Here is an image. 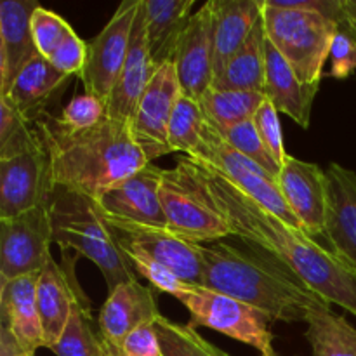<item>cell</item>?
Here are the masks:
<instances>
[{
    "instance_id": "obj_1",
    "label": "cell",
    "mask_w": 356,
    "mask_h": 356,
    "mask_svg": "<svg viewBox=\"0 0 356 356\" xmlns=\"http://www.w3.org/2000/svg\"><path fill=\"white\" fill-rule=\"evenodd\" d=\"M193 160V159H191ZM233 236L287 266L313 292L356 316V270L301 228L268 212L225 176L197 162Z\"/></svg>"
},
{
    "instance_id": "obj_2",
    "label": "cell",
    "mask_w": 356,
    "mask_h": 356,
    "mask_svg": "<svg viewBox=\"0 0 356 356\" xmlns=\"http://www.w3.org/2000/svg\"><path fill=\"white\" fill-rule=\"evenodd\" d=\"M49 160L52 184L97 198L149 162L131 124L106 117L89 129H70L45 113L33 124Z\"/></svg>"
},
{
    "instance_id": "obj_3",
    "label": "cell",
    "mask_w": 356,
    "mask_h": 356,
    "mask_svg": "<svg viewBox=\"0 0 356 356\" xmlns=\"http://www.w3.org/2000/svg\"><path fill=\"white\" fill-rule=\"evenodd\" d=\"M202 287L245 302L271 322L298 323L329 302L299 280L287 266L263 250L226 242L200 245Z\"/></svg>"
},
{
    "instance_id": "obj_4",
    "label": "cell",
    "mask_w": 356,
    "mask_h": 356,
    "mask_svg": "<svg viewBox=\"0 0 356 356\" xmlns=\"http://www.w3.org/2000/svg\"><path fill=\"white\" fill-rule=\"evenodd\" d=\"M52 242L92 261L103 273L108 292L138 280L131 261L120 249L110 222L94 198L54 184L47 200Z\"/></svg>"
},
{
    "instance_id": "obj_5",
    "label": "cell",
    "mask_w": 356,
    "mask_h": 356,
    "mask_svg": "<svg viewBox=\"0 0 356 356\" xmlns=\"http://www.w3.org/2000/svg\"><path fill=\"white\" fill-rule=\"evenodd\" d=\"M160 202L167 228L190 242L204 245L233 236L207 179L190 156L177 160L172 169H163Z\"/></svg>"
},
{
    "instance_id": "obj_6",
    "label": "cell",
    "mask_w": 356,
    "mask_h": 356,
    "mask_svg": "<svg viewBox=\"0 0 356 356\" xmlns=\"http://www.w3.org/2000/svg\"><path fill=\"white\" fill-rule=\"evenodd\" d=\"M266 38L292 66L305 86L320 87L323 66L339 23L316 13L280 9L264 0Z\"/></svg>"
},
{
    "instance_id": "obj_7",
    "label": "cell",
    "mask_w": 356,
    "mask_h": 356,
    "mask_svg": "<svg viewBox=\"0 0 356 356\" xmlns=\"http://www.w3.org/2000/svg\"><path fill=\"white\" fill-rule=\"evenodd\" d=\"M186 306L191 327H207L249 344L261 356H278L273 348L271 318L259 309L202 285H184L176 296Z\"/></svg>"
},
{
    "instance_id": "obj_8",
    "label": "cell",
    "mask_w": 356,
    "mask_h": 356,
    "mask_svg": "<svg viewBox=\"0 0 356 356\" xmlns=\"http://www.w3.org/2000/svg\"><path fill=\"white\" fill-rule=\"evenodd\" d=\"M190 159L216 169L233 186L238 188L242 193L252 198L256 204L266 209L268 212L280 218L282 221L289 222L291 226L301 228L299 221L292 214L289 205L285 204L284 197H282L277 177L271 176L270 172H266L263 167H259L256 162L247 159L245 155L236 152L209 122L205 124L204 141H202V145L198 146L197 152Z\"/></svg>"
},
{
    "instance_id": "obj_9",
    "label": "cell",
    "mask_w": 356,
    "mask_h": 356,
    "mask_svg": "<svg viewBox=\"0 0 356 356\" xmlns=\"http://www.w3.org/2000/svg\"><path fill=\"white\" fill-rule=\"evenodd\" d=\"M125 256H138L172 271L188 285H200L204 275L200 243L190 242L169 228L110 221Z\"/></svg>"
},
{
    "instance_id": "obj_10",
    "label": "cell",
    "mask_w": 356,
    "mask_h": 356,
    "mask_svg": "<svg viewBox=\"0 0 356 356\" xmlns=\"http://www.w3.org/2000/svg\"><path fill=\"white\" fill-rule=\"evenodd\" d=\"M141 0H125L118 6L106 26L89 42L87 61L80 73L87 94L106 103L120 76L131 47L132 28Z\"/></svg>"
},
{
    "instance_id": "obj_11",
    "label": "cell",
    "mask_w": 356,
    "mask_h": 356,
    "mask_svg": "<svg viewBox=\"0 0 356 356\" xmlns=\"http://www.w3.org/2000/svg\"><path fill=\"white\" fill-rule=\"evenodd\" d=\"M51 243L47 205L0 221V280L40 273L52 257Z\"/></svg>"
},
{
    "instance_id": "obj_12",
    "label": "cell",
    "mask_w": 356,
    "mask_h": 356,
    "mask_svg": "<svg viewBox=\"0 0 356 356\" xmlns=\"http://www.w3.org/2000/svg\"><path fill=\"white\" fill-rule=\"evenodd\" d=\"M52 186L40 139L17 155L0 159V221L47 205Z\"/></svg>"
},
{
    "instance_id": "obj_13",
    "label": "cell",
    "mask_w": 356,
    "mask_h": 356,
    "mask_svg": "<svg viewBox=\"0 0 356 356\" xmlns=\"http://www.w3.org/2000/svg\"><path fill=\"white\" fill-rule=\"evenodd\" d=\"M181 96L183 90L174 63H167L156 68L131 122L132 134L138 145L145 149L149 162L172 153L167 145V131Z\"/></svg>"
},
{
    "instance_id": "obj_14",
    "label": "cell",
    "mask_w": 356,
    "mask_h": 356,
    "mask_svg": "<svg viewBox=\"0 0 356 356\" xmlns=\"http://www.w3.org/2000/svg\"><path fill=\"white\" fill-rule=\"evenodd\" d=\"M174 68L184 96L195 101L214 83V0L191 14L177 51Z\"/></svg>"
},
{
    "instance_id": "obj_15",
    "label": "cell",
    "mask_w": 356,
    "mask_h": 356,
    "mask_svg": "<svg viewBox=\"0 0 356 356\" xmlns=\"http://www.w3.org/2000/svg\"><path fill=\"white\" fill-rule=\"evenodd\" d=\"M163 169L148 163L129 179L97 198L101 212L110 221L167 228V218L160 202Z\"/></svg>"
},
{
    "instance_id": "obj_16",
    "label": "cell",
    "mask_w": 356,
    "mask_h": 356,
    "mask_svg": "<svg viewBox=\"0 0 356 356\" xmlns=\"http://www.w3.org/2000/svg\"><path fill=\"white\" fill-rule=\"evenodd\" d=\"M285 204L312 236L325 233L327 174L320 165L289 155L277 177Z\"/></svg>"
},
{
    "instance_id": "obj_17",
    "label": "cell",
    "mask_w": 356,
    "mask_h": 356,
    "mask_svg": "<svg viewBox=\"0 0 356 356\" xmlns=\"http://www.w3.org/2000/svg\"><path fill=\"white\" fill-rule=\"evenodd\" d=\"M61 264L56 263L54 257L47 261L37 282V306L47 350H52L61 339L80 287L75 275V261L80 256L72 250H61Z\"/></svg>"
},
{
    "instance_id": "obj_18",
    "label": "cell",
    "mask_w": 356,
    "mask_h": 356,
    "mask_svg": "<svg viewBox=\"0 0 356 356\" xmlns=\"http://www.w3.org/2000/svg\"><path fill=\"white\" fill-rule=\"evenodd\" d=\"M327 174V219L323 238L337 257L356 270V172L330 163Z\"/></svg>"
},
{
    "instance_id": "obj_19",
    "label": "cell",
    "mask_w": 356,
    "mask_h": 356,
    "mask_svg": "<svg viewBox=\"0 0 356 356\" xmlns=\"http://www.w3.org/2000/svg\"><path fill=\"white\" fill-rule=\"evenodd\" d=\"M42 7L35 0H3L0 3V97L38 56L31 35V17Z\"/></svg>"
},
{
    "instance_id": "obj_20",
    "label": "cell",
    "mask_w": 356,
    "mask_h": 356,
    "mask_svg": "<svg viewBox=\"0 0 356 356\" xmlns=\"http://www.w3.org/2000/svg\"><path fill=\"white\" fill-rule=\"evenodd\" d=\"M155 73V66L152 63L146 38V17H145V0H141V7L136 16L134 28H132L131 47H129L127 59L122 68L120 76L111 90L106 101V115L117 122L131 124L134 118L136 108L141 101L146 86Z\"/></svg>"
},
{
    "instance_id": "obj_21",
    "label": "cell",
    "mask_w": 356,
    "mask_h": 356,
    "mask_svg": "<svg viewBox=\"0 0 356 356\" xmlns=\"http://www.w3.org/2000/svg\"><path fill=\"white\" fill-rule=\"evenodd\" d=\"M159 316L153 289L139 284V280L125 282L110 291L101 308L97 316L99 334L106 343L120 348L132 330L146 323H155Z\"/></svg>"
},
{
    "instance_id": "obj_22",
    "label": "cell",
    "mask_w": 356,
    "mask_h": 356,
    "mask_svg": "<svg viewBox=\"0 0 356 356\" xmlns=\"http://www.w3.org/2000/svg\"><path fill=\"white\" fill-rule=\"evenodd\" d=\"M38 275L0 280V327H6L28 353H37L38 348H45L37 306Z\"/></svg>"
},
{
    "instance_id": "obj_23",
    "label": "cell",
    "mask_w": 356,
    "mask_h": 356,
    "mask_svg": "<svg viewBox=\"0 0 356 356\" xmlns=\"http://www.w3.org/2000/svg\"><path fill=\"white\" fill-rule=\"evenodd\" d=\"M264 56H266V82H264V96L278 113H285L302 129L309 127L312 122V106L320 87L305 86L292 66L285 61L284 56L275 49L266 38L264 42Z\"/></svg>"
},
{
    "instance_id": "obj_24",
    "label": "cell",
    "mask_w": 356,
    "mask_h": 356,
    "mask_svg": "<svg viewBox=\"0 0 356 356\" xmlns=\"http://www.w3.org/2000/svg\"><path fill=\"white\" fill-rule=\"evenodd\" d=\"M72 76L59 72L47 58L38 54L14 80L6 99L31 125L47 113L49 104L58 99Z\"/></svg>"
},
{
    "instance_id": "obj_25",
    "label": "cell",
    "mask_w": 356,
    "mask_h": 356,
    "mask_svg": "<svg viewBox=\"0 0 356 356\" xmlns=\"http://www.w3.org/2000/svg\"><path fill=\"white\" fill-rule=\"evenodd\" d=\"M263 9L264 0H214L216 75L249 40L256 24L263 19Z\"/></svg>"
},
{
    "instance_id": "obj_26",
    "label": "cell",
    "mask_w": 356,
    "mask_h": 356,
    "mask_svg": "<svg viewBox=\"0 0 356 356\" xmlns=\"http://www.w3.org/2000/svg\"><path fill=\"white\" fill-rule=\"evenodd\" d=\"M193 6V0H145L146 38L155 70L172 63Z\"/></svg>"
},
{
    "instance_id": "obj_27",
    "label": "cell",
    "mask_w": 356,
    "mask_h": 356,
    "mask_svg": "<svg viewBox=\"0 0 356 356\" xmlns=\"http://www.w3.org/2000/svg\"><path fill=\"white\" fill-rule=\"evenodd\" d=\"M263 19L256 24L249 40L226 63L221 73H218L212 87L225 90H257L263 92L266 82V56H264Z\"/></svg>"
},
{
    "instance_id": "obj_28",
    "label": "cell",
    "mask_w": 356,
    "mask_h": 356,
    "mask_svg": "<svg viewBox=\"0 0 356 356\" xmlns=\"http://www.w3.org/2000/svg\"><path fill=\"white\" fill-rule=\"evenodd\" d=\"M264 101H266L264 92L257 90H225L211 87L198 103L209 124L219 134H222L233 125L252 120Z\"/></svg>"
},
{
    "instance_id": "obj_29",
    "label": "cell",
    "mask_w": 356,
    "mask_h": 356,
    "mask_svg": "<svg viewBox=\"0 0 356 356\" xmlns=\"http://www.w3.org/2000/svg\"><path fill=\"white\" fill-rule=\"evenodd\" d=\"M313 356H356V329L330 308L315 309L305 320Z\"/></svg>"
},
{
    "instance_id": "obj_30",
    "label": "cell",
    "mask_w": 356,
    "mask_h": 356,
    "mask_svg": "<svg viewBox=\"0 0 356 356\" xmlns=\"http://www.w3.org/2000/svg\"><path fill=\"white\" fill-rule=\"evenodd\" d=\"M97 332L99 323L92 316L89 298L79 287L68 325L51 351L56 356H106L103 337Z\"/></svg>"
},
{
    "instance_id": "obj_31",
    "label": "cell",
    "mask_w": 356,
    "mask_h": 356,
    "mask_svg": "<svg viewBox=\"0 0 356 356\" xmlns=\"http://www.w3.org/2000/svg\"><path fill=\"white\" fill-rule=\"evenodd\" d=\"M205 124L207 120L200 103L183 94L177 99L167 131V145L170 152L184 153L186 156L193 155L204 141Z\"/></svg>"
},
{
    "instance_id": "obj_32",
    "label": "cell",
    "mask_w": 356,
    "mask_h": 356,
    "mask_svg": "<svg viewBox=\"0 0 356 356\" xmlns=\"http://www.w3.org/2000/svg\"><path fill=\"white\" fill-rule=\"evenodd\" d=\"M162 356H229L197 332L190 323L181 325L160 315L155 322Z\"/></svg>"
},
{
    "instance_id": "obj_33",
    "label": "cell",
    "mask_w": 356,
    "mask_h": 356,
    "mask_svg": "<svg viewBox=\"0 0 356 356\" xmlns=\"http://www.w3.org/2000/svg\"><path fill=\"white\" fill-rule=\"evenodd\" d=\"M38 139L33 125L24 120L6 97H0V159L31 148Z\"/></svg>"
},
{
    "instance_id": "obj_34",
    "label": "cell",
    "mask_w": 356,
    "mask_h": 356,
    "mask_svg": "<svg viewBox=\"0 0 356 356\" xmlns=\"http://www.w3.org/2000/svg\"><path fill=\"white\" fill-rule=\"evenodd\" d=\"M221 136L236 149V152H240L242 155H245L247 159L256 162L257 165L263 167V169L266 170V172H270L273 177H278V174H280V165L275 162V159L270 155L266 146L263 145L252 120L233 125L232 129L225 131Z\"/></svg>"
},
{
    "instance_id": "obj_35",
    "label": "cell",
    "mask_w": 356,
    "mask_h": 356,
    "mask_svg": "<svg viewBox=\"0 0 356 356\" xmlns=\"http://www.w3.org/2000/svg\"><path fill=\"white\" fill-rule=\"evenodd\" d=\"M73 31L70 23H66L59 14L38 7L31 17V35L37 45L38 54L44 58H51L56 49L61 45V42Z\"/></svg>"
},
{
    "instance_id": "obj_36",
    "label": "cell",
    "mask_w": 356,
    "mask_h": 356,
    "mask_svg": "<svg viewBox=\"0 0 356 356\" xmlns=\"http://www.w3.org/2000/svg\"><path fill=\"white\" fill-rule=\"evenodd\" d=\"M106 103L101 101L99 97L92 96V94H80L75 96L65 108H63L59 120L70 129H89L97 125L106 118Z\"/></svg>"
},
{
    "instance_id": "obj_37",
    "label": "cell",
    "mask_w": 356,
    "mask_h": 356,
    "mask_svg": "<svg viewBox=\"0 0 356 356\" xmlns=\"http://www.w3.org/2000/svg\"><path fill=\"white\" fill-rule=\"evenodd\" d=\"M254 125L257 129V134H259L261 141L266 146V149L270 152V155L273 156L275 162L280 165H284V162L287 160L289 153L285 152L284 146V134H282V124L280 118H278V110L273 106V103L270 101H264L259 106L257 113L252 118Z\"/></svg>"
},
{
    "instance_id": "obj_38",
    "label": "cell",
    "mask_w": 356,
    "mask_h": 356,
    "mask_svg": "<svg viewBox=\"0 0 356 356\" xmlns=\"http://www.w3.org/2000/svg\"><path fill=\"white\" fill-rule=\"evenodd\" d=\"M329 58L332 61L330 75L336 79H348L356 72V38L343 23L334 35Z\"/></svg>"
},
{
    "instance_id": "obj_39",
    "label": "cell",
    "mask_w": 356,
    "mask_h": 356,
    "mask_svg": "<svg viewBox=\"0 0 356 356\" xmlns=\"http://www.w3.org/2000/svg\"><path fill=\"white\" fill-rule=\"evenodd\" d=\"M87 52H89V44L83 42L75 31H72L49 58V61L65 75H80L86 66Z\"/></svg>"
},
{
    "instance_id": "obj_40",
    "label": "cell",
    "mask_w": 356,
    "mask_h": 356,
    "mask_svg": "<svg viewBox=\"0 0 356 356\" xmlns=\"http://www.w3.org/2000/svg\"><path fill=\"white\" fill-rule=\"evenodd\" d=\"M127 259L131 261V264H132V268H134L136 273H139L141 277L148 278V282L156 289V291L165 292V294H170L176 298V296L183 291L184 285H188V284H184L183 280H179V278H177L172 271L167 270V268H163V266H160V264L152 263V261L143 259V257H138V256H129Z\"/></svg>"
},
{
    "instance_id": "obj_41",
    "label": "cell",
    "mask_w": 356,
    "mask_h": 356,
    "mask_svg": "<svg viewBox=\"0 0 356 356\" xmlns=\"http://www.w3.org/2000/svg\"><path fill=\"white\" fill-rule=\"evenodd\" d=\"M118 351L122 356H162L155 323H146L132 330Z\"/></svg>"
},
{
    "instance_id": "obj_42",
    "label": "cell",
    "mask_w": 356,
    "mask_h": 356,
    "mask_svg": "<svg viewBox=\"0 0 356 356\" xmlns=\"http://www.w3.org/2000/svg\"><path fill=\"white\" fill-rule=\"evenodd\" d=\"M268 3L280 9H291V10H302V13H316L322 16L329 17V19L341 23L343 21V0H301V2H284V0H266Z\"/></svg>"
},
{
    "instance_id": "obj_43",
    "label": "cell",
    "mask_w": 356,
    "mask_h": 356,
    "mask_svg": "<svg viewBox=\"0 0 356 356\" xmlns=\"http://www.w3.org/2000/svg\"><path fill=\"white\" fill-rule=\"evenodd\" d=\"M0 356H35V353L24 351L14 339L13 334L6 327H0Z\"/></svg>"
},
{
    "instance_id": "obj_44",
    "label": "cell",
    "mask_w": 356,
    "mask_h": 356,
    "mask_svg": "<svg viewBox=\"0 0 356 356\" xmlns=\"http://www.w3.org/2000/svg\"><path fill=\"white\" fill-rule=\"evenodd\" d=\"M343 21L341 23L351 31L356 38V0H343Z\"/></svg>"
},
{
    "instance_id": "obj_45",
    "label": "cell",
    "mask_w": 356,
    "mask_h": 356,
    "mask_svg": "<svg viewBox=\"0 0 356 356\" xmlns=\"http://www.w3.org/2000/svg\"><path fill=\"white\" fill-rule=\"evenodd\" d=\"M103 344H104V350H106L108 356H122V355H120V351H118V348H117V346H113V344L106 343V341H104V339H103Z\"/></svg>"
},
{
    "instance_id": "obj_46",
    "label": "cell",
    "mask_w": 356,
    "mask_h": 356,
    "mask_svg": "<svg viewBox=\"0 0 356 356\" xmlns=\"http://www.w3.org/2000/svg\"><path fill=\"white\" fill-rule=\"evenodd\" d=\"M104 355H106V356H108V353H106V350H104Z\"/></svg>"
}]
</instances>
